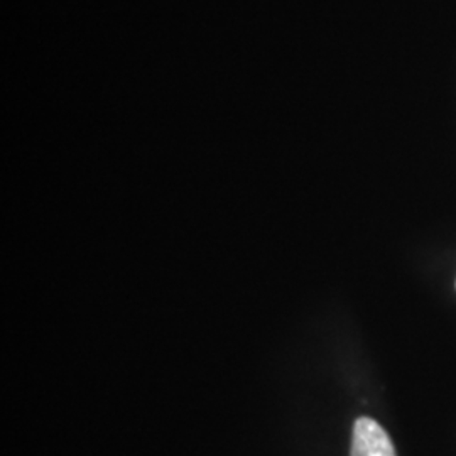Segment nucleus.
Instances as JSON below:
<instances>
[{
	"label": "nucleus",
	"mask_w": 456,
	"mask_h": 456,
	"mask_svg": "<svg viewBox=\"0 0 456 456\" xmlns=\"http://www.w3.org/2000/svg\"><path fill=\"white\" fill-rule=\"evenodd\" d=\"M350 456H397L387 431L370 418H359L354 426Z\"/></svg>",
	"instance_id": "nucleus-1"
}]
</instances>
